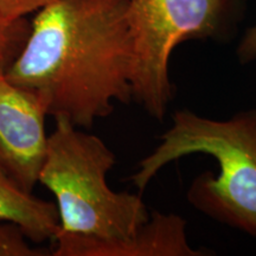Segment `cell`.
Masks as SVG:
<instances>
[{"label": "cell", "instance_id": "obj_1", "mask_svg": "<svg viewBox=\"0 0 256 256\" xmlns=\"http://www.w3.org/2000/svg\"><path fill=\"white\" fill-rule=\"evenodd\" d=\"M128 0H55L34 14L5 75L38 92L51 116L83 130L132 100Z\"/></svg>", "mask_w": 256, "mask_h": 256}, {"label": "cell", "instance_id": "obj_2", "mask_svg": "<svg viewBox=\"0 0 256 256\" xmlns=\"http://www.w3.org/2000/svg\"><path fill=\"white\" fill-rule=\"evenodd\" d=\"M116 156L95 134L55 116L40 183L56 198L60 230L54 256H89L104 243L128 238L150 218L140 194L115 192L107 174Z\"/></svg>", "mask_w": 256, "mask_h": 256}, {"label": "cell", "instance_id": "obj_3", "mask_svg": "<svg viewBox=\"0 0 256 256\" xmlns=\"http://www.w3.org/2000/svg\"><path fill=\"white\" fill-rule=\"evenodd\" d=\"M159 140L130 177L138 190L174 160L197 153L212 156L220 172L198 174L188 190V202L210 218L256 238V110L226 120L177 110Z\"/></svg>", "mask_w": 256, "mask_h": 256}, {"label": "cell", "instance_id": "obj_4", "mask_svg": "<svg viewBox=\"0 0 256 256\" xmlns=\"http://www.w3.org/2000/svg\"><path fill=\"white\" fill-rule=\"evenodd\" d=\"M236 0H128L133 40L132 100L162 121L174 100L168 63L178 44L224 34Z\"/></svg>", "mask_w": 256, "mask_h": 256}, {"label": "cell", "instance_id": "obj_5", "mask_svg": "<svg viewBox=\"0 0 256 256\" xmlns=\"http://www.w3.org/2000/svg\"><path fill=\"white\" fill-rule=\"evenodd\" d=\"M44 98L12 82L0 72V171L19 188L32 192L46 158Z\"/></svg>", "mask_w": 256, "mask_h": 256}, {"label": "cell", "instance_id": "obj_6", "mask_svg": "<svg viewBox=\"0 0 256 256\" xmlns=\"http://www.w3.org/2000/svg\"><path fill=\"white\" fill-rule=\"evenodd\" d=\"M190 246L186 220L177 214L152 211L150 218L132 236L104 243L92 249L89 256H203Z\"/></svg>", "mask_w": 256, "mask_h": 256}, {"label": "cell", "instance_id": "obj_7", "mask_svg": "<svg viewBox=\"0 0 256 256\" xmlns=\"http://www.w3.org/2000/svg\"><path fill=\"white\" fill-rule=\"evenodd\" d=\"M0 222L17 224L32 243L55 240L60 230L56 204L20 188L0 171Z\"/></svg>", "mask_w": 256, "mask_h": 256}, {"label": "cell", "instance_id": "obj_8", "mask_svg": "<svg viewBox=\"0 0 256 256\" xmlns=\"http://www.w3.org/2000/svg\"><path fill=\"white\" fill-rule=\"evenodd\" d=\"M28 31L30 22L26 18L8 22L0 17V72H5L18 56Z\"/></svg>", "mask_w": 256, "mask_h": 256}, {"label": "cell", "instance_id": "obj_9", "mask_svg": "<svg viewBox=\"0 0 256 256\" xmlns=\"http://www.w3.org/2000/svg\"><path fill=\"white\" fill-rule=\"evenodd\" d=\"M17 224L0 222V256H46L49 250L36 248Z\"/></svg>", "mask_w": 256, "mask_h": 256}, {"label": "cell", "instance_id": "obj_10", "mask_svg": "<svg viewBox=\"0 0 256 256\" xmlns=\"http://www.w3.org/2000/svg\"><path fill=\"white\" fill-rule=\"evenodd\" d=\"M55 0H0V17L16 22L36 14Z\"/></svg>", "mask_w": 256, "mask_h": 256}, {"label": "cell", "instance_id": "obj_11", "mask_svg": "<svg viewBox=\"0 0 256 256\" xmlns=\"http://www.w3.org/2000/svg\"><path fill=\"white\" fill-rule=\"evenodd\" d=\"M238 56L241 63H250L256 60V25L246 32L238 48Z\"/></svg>", "mask_w": 256, "mask_h": 256}]
</instances>
